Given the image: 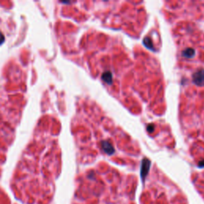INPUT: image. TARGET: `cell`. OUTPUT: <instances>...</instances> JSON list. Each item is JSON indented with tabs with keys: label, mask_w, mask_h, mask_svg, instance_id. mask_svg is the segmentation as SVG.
I'll list each match as a JSON object with an SVG mask.
<instances>
[{
	"label": "cell",
	"mask_w": 204,
	"mask_h": 204,
	"mask_svg": "<svg viewBox=\"0 0 204 204\" xmlns=\"http://www.w3.org/2000/svg\"><path fill=\"white\" fill-rule=\"evenodd\" d=\"M144 44L145 45L146 47H148V49H151L152 50H154V48H153V44H152V41H151L149 38H146L144 40Z\"/></svg>",
	"instance_id": "obj_6"
},
{
	"label": "cell",
	"mask_w": 204,
	"mask_h": 204,
	"mask_svg": "<svg viewBox=\"0 0 204 204\" xmlns=\"http://www.w3.org/2000/svg\"><path fill=\"white\" fill-rule=\"evenodd\" d=\"M193 82L199 86H204V69L194 73L192 77Z\"/></svg>",
	"instance_id": "obj_2"
},
{
	"label": "cell",
	"mask_w": 204,
	"mask_h": 204,
	"mask_svg": "<svg viewBox=\"0 0 204 204\" xmlns=\"http://www.w3.org/2000/svg\"><path fill=\"white\" fill-rule=\"evenodd\" d=\"M101 146L103 150L105 151L108 155H112V153H114V148L112 147V144L109 141H103L101 143Z\"/></svg>",
	"instance_id": "obj_3"
},
{
	"label": "cell",
	"mask_w": 204,
	"mask_h": 204,
	"mask_svg": "<svg viewBox=\"0 0 204 204\" xmlns=\"http://www.w3.org/2000/svg\"><path fill=\"white\" fill-rule=\"evenodd\" d=\"M194 50L192 48H188L183 51V56L186 57V58H191V57L194 56Z\"/></svg>",
	"instance_id": "obj_5"
},
{
	"label": "cell",
	"mask_w": 204,
	"mask_h": 204,
	"mask_svg": "<svg viewBox=\"0 0 204 204\" xmlns=\"http://www.w3.org/2000/svg\"><path fill=\"white\" fill-rule=\"evenodd\" d=\"M147 130H148V132H153V131H154V125H152V124L148 125V127H147Z\"/></svg>",
	"instance_id": "obj_7"
},
{
	"label": "cell",
	"mask_w": 204,
	"mask_h": 204,
	"mask_svg": "<svg viewBox=\"0 0 204 204\" xmlns=\"http://www.w3.org/2000/svg\"><path fill=\"white\" fill-rule=\"evenodd\" d=\"M150 165H151V162L147 158H144L142 160L141 168H140V176H141L143 182H144L145 178L148 175V171L150 169Z\"/></svg>",
	"instance_id": "obj_1"
},
{
	"label": "cell",
	"mask_w": 204,
	"mask_h": 204,
	"mask_svg": "<svg viewBox=\"0 0 204 204\" xmlns=\"http://www.w3.org/2000/svg\"><path fill=\"white\" fill-rule=\"evenodd\" d=\"M102 79L104 81H105L107 84H112V73L109 71L107 72H105L103 74H102Z\"/></svg>",
	"instance_id": "obj_4"
},
{
	"label": "cell",
	"mask_w": 204,
	"mask_h": 204,
	"mask_svg": "<svg viewBox=\"0 0 204 204\" xmlns=\"http://www.w3.org/2000/svg\"><path fill=\"white\" fill-rule=\"evenodd\" d=\"M199 167H204V161L199 162Z\"/></svg>",
	"instance_id": "obj_8"
}]
</instances>
